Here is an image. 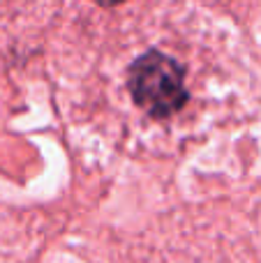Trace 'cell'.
Listing matches in <instances>:
<instances>
[{"label": "cell", "mask_w": 261, "mask_h": 263, "mask_svg": "<svg viewBox=\"0 0 261 263\" xmlns=\"http://www.w3.org/2000/svg\"><path fill=\"white\" fill-rule=\"evenodd\" d=\"M92 3L102 5V7H116V5H123L125 0H92Z\"/></svg>", "instance_id": "7a4b0ae2"}, {"label": "cell", "mask_w": 261, "mask_h": 263, "mask_svg": "<svg viewBox=\"0 0 261 263\" xmlns=\"http://www.w3.org/2000/svg\"><path fill=\"white\" fill-rule=\"evenodd\" d=\"M127 88L134 104L155 120L176 116L190 100L183 65L160 51H146L129 65Z\"/></svg>", "instance_id": "6da1fadb"}]
</instances>
